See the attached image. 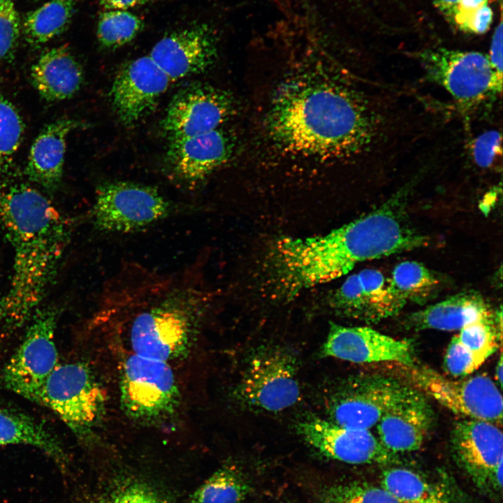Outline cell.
I'll use <instances>...</instances> for the list:
<instances>
[{"instance_id":"cell-1","label":"cell","mask_w":503,"mask_h":503,"mask_svg":"<svg viewBox=\"0 0 503 503\" xmlns=\"http://www.w3.org/2000/svg\"><path fill=\"white\" fill-rule=\"evenodd\" d=\"M293 78L266 120L279 149L377 170L408 162L429 138L430 109L414 88L344 71Z\"/></svg>"},{"instance_id":"cell-2","label":"cell","mask_w":503,"mask_h":503,"mask_svg":"<svg viewBox=\"0 0 503 503\" xmlns=\"http://www.w3.org/2000/svg\"><path fill=\"white\" fill-rule=\"evenodd\" d=\"M427 242L408 224L395 198L325 235L279 238L268 256V279L276 294L291 298L348 274L360 263Z\"/></svg>"},{"instance_id":"cell-3","label":"cell","mask_w":503,"mask_h":503,"mask_svg":"<svg viewBox=\"0 0 503 503\" xmlns=\"http://www.w3.org/2000/svg\"><path fill=\"white\" fill-rule=\"evenodd\" d=\"M0 224L13 250L3 321L18 327L33 315L54 279L69 228L42 192L23 184L0 191Z\"/></svg>"},{"instance_id":"cell-4","label":"cell","mask_w":503,"mask_h":503,"mask_svg":"<svg viewBox=\"0 0 503 503\" xmlns=\"http://www.w3.org/2000/svg\"><path fill=\"white\" fill-rule=\"evenodd\" d=\"M425 78L444 89L459 114L469 118L502 96V75L488 54L445 48L427 49L416 54Z\"/></svg>"},{"instance_id":"cell-5","label":"cell","mask_w":503,"mask_h":503,"mask_svg":"<svg viewBox=\"0 0 503 503\" xmlns=\"http://www.w3.org/2000/svg\"><path fill=\"white\" fill-rule=\"evenodd\" d=\"M300 391L296 353L286 347L268 345L252 353L233 395L244 407L277 413L295 405Z\"/></svg>"},{"instance_id":"cell-6","label":"cell","mask_w":503,"mask_h":503,"mask_svg":"<svg viewBox=\"0 0 503 503\" xmlns=\"http://www.w3.org/2000/svg\"><path fill=\"white\" fill-rule=\"evenodd\" d=\"M40 404L53 411L80 440L90 444L105 416L106 398L89 367L71 362L56 367Z\"/></svg>"},{"instance_id":"cell-7","label":"cell","mask_w":503,"mask_h":503,"mask_svg":"<svg viewBox=\"0 0 503 503\" xmlns=\"http://www.w3.org/2000/svg\"><path fill=\"white\" fill-rule=\"evenodd\" d=\"M169 363L133 353L120 374V403L124 412L145 425H161L177 413L180 391Z\"/></svg>"},{"instance_id":"cell-8","label":"cell","mask_w":503,"mask_h":503,"mask_svg":"<svg viewBox=\"0 0 503 503\" xmlns=\"http://www.w3.org/2000/svg\"><path fill=\"white\" fill-rule=\"evenodd\" d=\"M57 319L55 307L36 309L1 374L6 389L38 404L48 379L59 364L55 342Z\"/></svg>"},{"instance_id":"cell-9","label":"cell","mask_w":503,"mask_h":503,"mask_svg":"<svg viewBox=\"0 0 503 503\" xmlns=\"http://www.w3.org/2000/svg\"><path fill=\"white\" fill-rule=\"evenodd\" d=\"M400 366L404 381L452 412L465 418L502 423V394L487 375L454 380L424 366Z\"/></svg>"},{"instance_id":"cell-10","label":"cell","mask_w":503,"mask_h":503,"mask_svg":"<svg viewBox=\"0 0 503 503\" xmlns=\"http://www.w3.org/2000/svg\"><path fill=\"white\" fill-rule=\"evenodd\" d=\"M414 388L401 378L367 374L344 380L330 395V421L342 426L370 430L383 414Z\"/></svg>"},{"instance_id":"cell-11","label":"cell","mask_w":503,"mask_h":503,"mask_svg":"<svg viewBox=\"0 0 503 503\" xmlns=\"http://www.w3.org/2000/svg\"><path fill=\"white\" fill-rule=\"evenodd\" d=\"M170 210L169 202L156 189L119 181L99 187L92 217L100 231L126 233L162 220Z\"/></svg>"},{"instance_id":"cell-12","label":"cell","mask_w":503,"mask_h":503,"mask_svg":"<svg viewBox=\"0 0 503 503\" xmlns=\"http://www.w3.org/2000/svg\"><path fill=\"white\" fill-rule=\"evenodd\" d=\"M229 94L212 85L192 82L177 92L162 122L170 140L220 128L235 112Z\"/></svg>"},{"instance_id":"cell-13","label":"cell","mask_w":503,"mask_h":503,"mask_svg":"<svg viewBox=\"0 0 503 503\" xmlns=\"http://www.w3.org/2000/svg\"><path fill=\"white\" fill-rule=\"evenodd\" d=\"M296 430L315 451L340 462L353 465L386 464L396 458L370 430L344 427L328 420L311 417L299 421Z\"/></svg>"},{"instance_id":"cell-14","label":"cell","mask_w":503,"mask_h":503,"mask_svg":"<svg viewBox=\"0 0 503 503\" xmlns=\"http://www.w3.org/2000/svg\"><path fill=\"white\" fill-rule=\"evenodd\" d=\"M320 353L323 357L355 363L416 364L411 341L396 339L367 326L349 327L331 323Z\"/></svg>"},{"instance_id":"cell-15","label":"cell","mask_w":503,"mask_h":503,"mask_svg":"<svg viewBox=\"0 0 503 503\" xmlns=\"http://www.w3.org/2000/svg\"><path fill=\"white\" fill-rule=\"evenodd\" d=\"M172 81L150 55L125 64L117 73L110 92L119 120L130 126L145 116Z\"/></svg>"},{"instance_id":"cell-16","label":"cell","mask_w":503,"mask_h":503,"mask_svg":"<svg viewBox=\"0 0 503 503\" xmlns=\"http://www.w3.org/2000/svg\"><path fill=\"white\" fill-rule=\"evenodd\" d=\"M150 56L175 81L212 66L217 56V38L206 24L191 26L163 37Z\"/></svg>"},{"instance_id":"cell-17","label":"cell","mask_w":503,"mask_h":503,"mask_svg":"<svg viewBox=\"0 0 503 503\" xmlns=\"http://www.w3.org/2000/svg\"><path fill=\"white\" fill-rule=\"evenodd\" d=\"M328 302L337 313L369 323L393 316L403 308L383 274L374 269L349 275L330 294Z\"/></svg>"},{"instance_id":"cell-18","label":"cell","mask_w":503,"mask_h":503,"mask_svg":"<svg viewBox=\"0 0 503 503\" xmlns=\"http://www.w3.org/2000/svg\"><path fill=\"white\" fill-rule=\"evenodd\" d=\"M453 451L458 463L478 486H493L495 469L502 462V432L490 421L465 418L451 432Z\"/></svg>"},{"instance_id":"cell-19","label":"cell","mask_w":503,"mask_h":503,"mask_svg":"<svg viewBox=\"0 0 503 503\" xmlns=\"http://www.w3.org/2000/svg\"><path fill=\"white\" fill-rule=\"evenodd\" d=\"M434 421L426 396L414 389L387 410L377 424V437L393 454L419 449Z\"/></svg>"},{"instance_id":"cell-20","label":"cell","mask_w":503,"mask_h":503,"mask_svg":"<svg viewBox=\"0 0 503 503\" xmlns=\"http://www.w3.org/2000/svg\"><path fill=\"white\" fill-rule=\"evenodd\" d=\"M235 143L220 128L198 135L170 140L168 161L181 178L197 182L208 176L232 155Z\"/></svg>"},{"instance_id":"cell-21","label":"cell","mask_w":503,"mask_h":503,"mask_svg":"<svg viewBox=\"0 0 503 503\" xmlns=\"http://www.w3.org/2000/svg\"><path fill=\"white\" fill-rule=\"evenodd\" d=\"M502 309L493 315L462 328L449 342L444 358V369L453 377L472 374L502 344Z\"/></svg>"},{"instance_id":"cell-22","label":"cell","mask_w":503,"mask_h":503,"mask_svg":"<svg viewBox=\"0 0 503 503\" xmlns=\"http://www.w3.org/2000/svg\"><path fill=\"white\" fill-rule=\"evenodd\" d=\"M494 313L479 293L468 291L410 314L404 324L413 330L458 331L465 326Z\"/></svg>"},{"instance_id":"cell-23","label":"cell","mask_w":503,"mask_h":503,"mask_svg":"<svg viewBox=\"0 0 503 503\" xmlns=\"http://www.w3.org/2000/svg\"><path fill=\"white\" fill-rule=\"evenodd\" d=\"M78 122L61 119L47 125L36 138L28 156L29 179L48 191L59 185L64 164L66 139Z\"/></svg>"},{"instance_id":"cell-24","label":"cell","mask_w":503,"mask_h":503,"mask_svg":"<svg viewBox=\"0 0 503 503\" xmlns=\"http://www.w3.org/2000/svg\"><path fill=\"white\" fill-rule=\"evenodd\" d=\"M35 89L50 101L71 98L83 82L81 66L65 46L53 48L41 54L31 71Z\"/></svg>"},{"instance_id":"cell-25","label":"cell","mask_w":503,"mask_h":503,"mask_svg":"<svg viewBox=\"0 0 503 503\" xmlns=\"http://www.w3.org/2000/svg\"><path fill=\"white\" fill-rule=\"evenodd\" d=\"M28 445L50 457L61 469L68 458L60 442L43 424L26 414L0 409V446Z\"/></svg>"},{"instance_id":"cell-26","label":"cell","mask_w":503,"mask_h":503,"mask_svg":"<svg viewBox=\"0 0 503 503\" xmlns=\"http://www.w3.org/2000/svg\"><path fill=\"white\" fill-rule=\"evenodd\" d=\"M388 284L393 297L404 307L408 302L423 304L430 300L439 282L425 265L407 261L395 266Z\"/></svg>"},{"instance_id":"cell-27","label":"cell","mask_w":503,"mask_h":503,"mask_svg":"<svg viewBox=\"0 0 503 503\" xmlns=\"http://www.w3.org/2000/svg\"><path fill=\"white\" fill-rule=\"evenodd\" d=\"M75 10L73 0H50L28 13L22 31L31 44H44L64 31Z\"/></svg>"},{"instance_id":"cell-28","label":"cell","mask_w":503,"mask_h":503,"mask_svg":"<svg viewBox=\"0 0 503 503\" xmlns=\"http://www.w3.org/2000/svg\"><path fill=\"white\" fill-rule=\"evenodd\" d=\"M381 487L400 503H451L447 495L439 486L405 468L395 467L384 471Z\"/></svg>"},{"instance_id":"cell-29","label":"cell","mask_w":503,"mask_h":503,"mask_svg":"<svg viewBox=\"0 0 503 503\" xmlns=\"http://www.w3.org/2000/svg\"><path fill=\"white\" fill-rule=\"evenodd\" d=\"M249 490L242 471L234 464H226L195 491L190 503H242Z\"/></svg>"},{"instance_id":"cell-30","label":"cell","mask_w":503,"mask_h":503,"mask_svg":"<svg viewBox=\"0 0 503 503\" xmlns=\"http://www.w3.org/2000/svg\"><path fill=\"white\" fill-rule=\"evenodd\" d=\"M435 6L455 27L472 34L488 31L493 19L489 0H432Z\"/></svg>"},{"instance_id":"cell-31","label":"cell","mask_w":503,"mask_h":503,"mask_svg":"<svg viewBox=\"0 0 503 503\" xmlns=\"http://www.w3.org/2000/svg\"><path fill=\"white\" fill-rule=\"evenodd\" d=\"M143 23L126 10H107L99 18L97 38L105 48L114 49L132 41L143 29Z\"/></svg>"},{"instance_id":"cell-32","label":"cell","mask_w":503,"mask_h":503,"mask_svg":"<svg viewBox=\"0 0 503 503\" xmlns=\"http://www.w3.org/2000/svg\"><path fill=\"white\" fill-rule=\"evenodd\" d=\"M24 129L17 108L0 89V173L11 163L21 144Z\"/></svg>"},{"instance_id":"cell-33","label":"cell","mask_w":503,"mask_h":503,"mask_svg":"<svg viewBox=\"0 0 503 503\" xmlns=\"http://www.w3.org/2000/svg\"><path fill=\"white\" fill-rule=\"evenodd\" d=\"M322 503H400L383 488L351 483L332 486L322 496Z\"/></svg>"},{"instance_id":"cell-34","label":"cell","mask_w":503,"mask_h":503,"mask_svg":"<svg viewBox=\"0 0 503 503\" xmlns=\"http://www.w3.org/2000/svg\"><path fill=\"white\" fill-rule=\"evenodd\" d=\"M21 30L13 1L0 0V61H10L14 57Z\"/></svg>"},{"instance_id":"cell-35","label":"cell","mask_w":503,"mask_h":503,"mask_svg":"<svg viewBox=\"0 0 503 503\" xmlns=\"http://www.w3.org/2000/svg\"><path fill=\"white\" fill-rule=\"evenodd\" d=\"M470 152L476 166L492 169L497 162L501 163L502 161V133L496 129L481 133L472 140Z\"/></svg>"},{"instance_id":"cell-36","label":"cell","mask_w":503,"mask_h":503,"mask_svg":"<svg viewBox=\"0 0 503 503\" xmlns=\"http://www.w3.org/2000/svg\"><path fill=\"white\" fill-rule=\"evenodd\" d=\"M104 503H164L150 488L133 483L115 492Z\"/></svg>"},{"instance_id":"cell-37","label":"cell","mask_w":503,"mask_h":503,"mask_svg":"<svg viewBox=\"0 0 503 503\" xmlns=\"http://www.w3.org/2000/svg\"><path fill=\"white\" fill-rule=\"evenodd\" d=\"M502 22L500 20L493 32L490 52L488 54L492 66L500 75H502Z\"/></svg>"},{"instance_id":"cell-38","label":"cell","mask_w":503,"mask_h":503,"mask_svg":"<svg viewBox=\"0 0 503 503\" xmlns=\"http://www.w3.org/2000/svg\"><path fill=\"white\" fill-rule=\"evenodd\" d=\"M152 0H99L100 3L106 10H126L133 7L142 6Z\"/></svg>"},{"instance_id":"cell-39","label":"cell","mask_w":503,"mask_h":503,"mask_svg":"<svg viewBox=\"0 0 503 503\" xmlns=\"http://www.w3.org/2000/svg\"><path fill=\"white\" fill-rule=\"evenodd\" d=\"M495 377L497 381L498 386L501 388L502 385V356H500L495 368Z\"/></svg>"},{"instance_id":"cell-40","label":"cell","mask_w":503,"mask_h":503,"mask_svg":"<svg viewBox=\"0 0 503 503\" xmlns=\"http://www.w3.org/2000/svg\"><path fill=\"white\" fill-rule=\"evenodd\" d=\"M3 320V303H2V298L0 299V323Z\"/></svg>"}]
</instances>
